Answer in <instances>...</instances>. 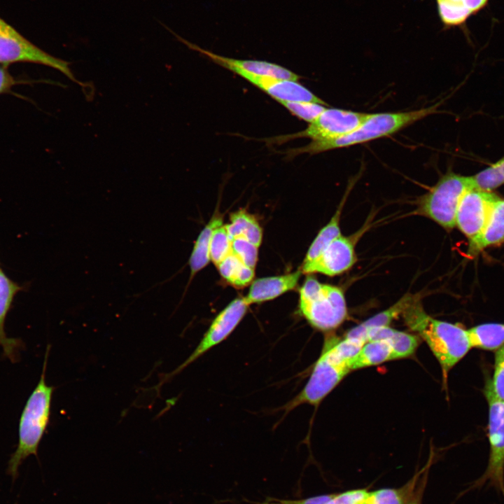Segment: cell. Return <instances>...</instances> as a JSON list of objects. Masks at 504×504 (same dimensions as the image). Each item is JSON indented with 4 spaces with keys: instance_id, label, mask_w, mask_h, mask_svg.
<instances>
[{
    "instance_id": "f546056e",
    "label": "cell",
    "mask_w": 504,
    "mask_h": 504,
    "mask_svg": "<svg viewBox=\"0 0 504 504\" xmlns=\"http://www.w3.org/2000/svg\"><path fill=\"white\" fill-rule=\"evenodd\" d=\"M258 247L243 238L231 240V253L246 266L255 270Z\"/></svg>"
},
{
    "instance_id": "ba28073f",
    "label": "cell",
    "mask_w": 504,
    "mask_h": 504,
    "mask_svg": "<svg viewBox=\"0 0 504 504\" xmlns=\"http://www.w3.org/2000/svg\"><path fill=\"white\" fill-rule=\"evenodd\" d=\"M18 62L34 63L57 69L83 88L90 85L78 80L69 68V62L55 57L24 38L0 18V64L7 66Z\"/></svg>"
},
{
    "instance_id": "ac0fdd59",
    "label": "cell",
    "mask_w": 504,
    "mask_h": 504,
    "mask_svg": "<svg viewBox=\"0 0 504 504\" xmlns=\"http://www.w3.org/2000/svg\"><path fill=\"white\" fill-rule=\"evenodd\" d=\"M504 241V200L495 201L487 222L480 234L469 242L470 254H476L491 246Z\"/></svg>"
},
{
    "instance_id": "9c48e42d",
    "label": "cell",
    "mask_w": 504,
    "mask_h": 504,
    "mask_svg": "<svg viewBox=\"0 0 504 504\" xmlns=\"http://www.w3.org/2000/svg\"><path fill=\"white\" fill-rule=\"evenodd\" d=\"M368 114L326 108L304 130L265 139L262 141L272 146L280 145L298 138H308L312 141L332 140L356 130L367 118Z\"/></svg>"
},
{
    "instance_id": "836d02e7",
    "label": "cell",
    "mask_w": 504,
    "mask_h": 504,
    "mask_svg": "<svg viewBox=\"0 0 504 504\" xmlns=\"http://www.w3.org/2000/svg\"><path fill=\"white\" fill-rule=\"evenodd\" d=\"M426 475L419 477L416 487L406 504H421V496L423 494L426 482Z\"/></svg>"
},
{
    "instance_id": "277c9868",
    "label": "cell",
    "mask_w": 504,
    "mask_h": 504,
    "mask_svg": "<svg viewBox=\"0 0 504 504\" xmlns=\"http://www.w3.org/2000/svg\"><path fill=\"white\" fill-rule=\"evenodd\" d=\"M50 345L47 346L41 378L27 399L22 412L18 428V443L8 462L6 472L12 481L18 478L19 468L30 455L37 457L38 448L48 425L54 387L46 382Z\"/></svg>"
},
{
    "instance_id": "8992f818",
    "label": "cell",
    "mask_w": 504,
    "mask_h": 504,
    "mask_svg": "<svg viewBox=\"0 0 504 504\" xmlns=\"http://www.w3.org/2000/svg\"><path fill=\"white\" fill-rule=\"evenodd\" d=\"M471 188H474L472 176L447 172L420 198L417 211L444 228L451 229L456 226L460 201L465 192Z\"/></svg>"
},
{
    "instance_id": "6da1fadb",
    "label": "cell",
    "mask_w": 504,
    "mask_h": 504,
    "mask_svg": "<svg viewBox=\"0 0 504 504\" xmlns=\"http://www.w3.org/2000/svg\"><path fill=\"white\" fill-rule=\"evenodd\" d=\"M362 347L356 340L329 337L303 389L284 407L291 410L302 404L316 405L351 370L350 360Z\"/></svg>"
},
{
    "instance_id": "4fadbf2b",
    "label": "cell",
    "mask_w": 504,
    "mask_h": 504,
    "mask_svg": "<svg viewBox=\"0 0 504 504\" xmlns=\"http://www.w3.org/2000/svg\"><path fill=\"white\" fill-rule=\"evenodd\" d=\"M355 242L352 237L340 235L334 239L312 262L302 265L305 274L321 273L328 276L342 274L356 262Z\"/></svg>"
},
{
    "instance_id": "d4e9b609",
    "label": "cell",
    "mask_w": 504,
    "mask_h": 504,
    "mask_svg": "<svg viewBox=\"0 0 504 504\" xmlns=\"http://www.w3.org/2000/svg\"><path fill=\"white\" fill-rule=\"evenodd\" d=\"M345 198L346 197L342 200L330 220L320 230L314 239L307 251L302 265L308 264L316 259L334 239L341 235L340 221Z\"/></svg>"
},
{
    "instance_id": "2e32d148",
    "label": "cell",
    "mask_w": 504,
    "mask_h": 504,
    "mask_svg": "<svg viewBox=\"0 0 504 504\" xmlns=\"http://www.w3.org/2000/svg\"><path fill=\"white\" fill-rule=\"evenodd\" d=\"M301 270L292 273L258 279L249 288L245 299L248 304L274 299L294 289L300 279Z\"/></svg>"
},
{
    "instance_id": "83f0119b",
    "label": "cell",
    "mask_w": 504,
    "mask_h": 504,
    "mask_svg": "<svg viewBox=\"0 0 504 504\" xmlns=\"http://www.w3.org/2000/svg\"><path fill=\"white\" fill-rule=\"evenodd\" d=\"M231 253V239L225 225L215 229L210 244V258L217 266L223 260Z\"/></svg>"
},
{
    "instance_id": "44dd1931",
    "label": "cell",
    "mask_w": 504,
    "mask_h": 504,
    "mask_svg": "<svg viewBox=\"0 0 504 504\" xmlns=\"http://www.w3.org/2000/svg\"><path fill=\"white\" fill-rule=\"evenodd\" d=\"M222 225V217L219 215L214 216L200 232L188 261L190 269V281L209 262L211 237L215 229Z\"/></svg>"
},
{
    "instance_id": "1f68e13d",
    "label": "cell",
    "mask_w": 504,
    "mask_h": 504,
    "mask_svg": "<svg viewBox=\"0 0 504 504\" xmlns=\"http://www.w3.org/2000/svg\"><path fill=\"white\" fill-rule=\"evenodd\" d=\"M244 265L238 258L231 253L217 267L222 277L232 285Z\"/></svg>"
},
{
    "instance_id": "f1b7e54d",
    "label": "cell",
    "mask_w": 504,
    "mask_h": 504,
    "mask_svg": "<svg viewBox=\"0 0 504 504\" xmlns=\"http://www.w3.org/2000/svg\"><path fill=\"white\" fill-rule=\"evenodd\" d=\"M280 104L298 118L312 122L326 108V105L312 102H282Z\"/></svg>"
},
{
    "instance_id": "3957f363",
    "label": "cell",
    "mask_w": 504,
    "mask_h": 504,
    "mask_svg": "<svg viewBox=\"0 0 504 504\" xmlns=\"http://www.w3.org/2000/svg\"><path fill=\"white\" fill-rule=\"evenodd\" d=\"M440 104L410 111L369 113L356 130L343 136L329 141H312L305 146L286 150L284 153L286 158L292 159L301 154L315 155L386 136L438 113Z\"/></svg>"
},
{
    "instance_id": "ffe728a7",
    "label": "cell",
    "mask_w": 504,
    "mask_h": 504,
    "mask_svg": "<svg viewBox=\"0 0 504 504\" xmlns=\"http://www.w3.org/2000/svg\"><path fill=\"white\" fill-rule=\"evenodd\" d=\"M418 300H419V297L411 294L404 295L391 307L350 330L345 337L359 339L366 343L364 335L365 330L372 327L388 326L393 320L397 318L400 315H402Z\"/></svg>"
},
{
    "instance_id": "9a60e30c",
    "label": "cell",
    "mask_w": 504,
    "mask_h": 504,
    "mask_svg": "<svg viewBox=\"0 0 504 504\" xmlns=\"http://www.w3.org/2000/svg\"><path fill=\"white\" fill-rule=\"evenodd\" d=\"M22 289L0 267V346L3 349L4 356L13 363L18 361L20 351L24 347V344L18 338L7 337L4 325L15 295Z\"/></svg>"
},
{
    "instance_id": "484cf974",
    "label": "cell",
    "mask_w": 504,
    "mask_h": 504,
    "mask_svg": "<svg viewBox=\"0 0 504 504\" xmlns=\"http://www.w3.org/2000/svg\"><path fill=\"white\" fill-rule=\"evenodd\" d=\"M420 476H414L398 489H381L369 492L365 504H406L412 496Z\"/></svg>"
},
{
    "instance_id": "52a82bcc",
    "label": "cell",
    "mask_w": 504,
    "mask_h": 504,
    "mask_svg": "<svg viewBox=\"0 0 504 504\" xmlns=\"http://www.w3.org/2000/svg\"><path fill=\"white\" fill-rule=\"evenodd\" d=\"M484 394L489 405V460L484 473L464 493L486 485L504 496V401L495 396L489 380L485 386Z\"/></svg>"
},
{
    "instance_id": "5b68a950",
    "label": "cell",
    "mask_w": 504,
    "mask_h": 504,
    "mask_svg": "<svg viewBox=\"0 0 504 504\" xmlns=\"http://www.w3.org/2000/svg\"><path fill=\"white\" fill-rule=\"evenodd\" d=\"M299 308L308 323L322 331L337 328L347 315L342 290L313 277H308L300 290Z\"/></svg>"
},
{
    "instance_id": "cb8c5ba5",
    "label": "cell",
    "mask_w": 504,
    "mask_h": 504,
    "mask_svg": "<svg viewBox=\"0 0 504 504\" xmlns=\"http://www.w3.org/2000/svg\"><path fill=\"white\" fill-rule=\"evenodd\" d=\"M472 347L495 351L504 344V323H487L468 330Z\"/></svg>"
},
{
    "instance_id": "d6a6232c",
    "label": "cell",
    "mask_w": 504,
    "mask_h": 504,
    "mask_svg": "<svg viewBox=\"0 0 504 504\" xmlns=\"http://www.w3.org/2000/svg\"><path fill=\"white\" fill-rule=\"evenodd\" d=\"M18 81L9 73L7 67L0 66V94L8 92L11 88L17 85Z\"/></svg>"
},
{
    "instance_id": "4dcf8cb0",
    "label": "cell",
    "mask_w": 504,
    "mask_h": 504,
    "mask_svg": "<svg viewBox=\"0 0 504 504\" xmlns=\"http://www.w3.org/2000/svg\"><path fill=\"white\" fill-rule=\"evenodd\" d=\"M489 383L495 396L504 401V344L496 350L493 377Z\"/></svg>"
},
{
    "instance_id": "7a4b0ae2",
    "label": "cell",
    "mask_w": 504,
    "mask_h": 504,
    "mask_svg": "<svg viewBox=\"0 0 504 504\" xmlns=\"http://www.w3.org/2000/svg\"><path fill=\"white\" fill-rule=\"evenodd\" d=\"M402 316L407 326L426 342L438 360L446 381L449 370L472 348L468 330L458 324L433 318L425 312L419 300Z\"/></svg>"
},
{
    "instance_id": "4316f807",
    "label": "cell",
    "mask_w": 504,
    "mask_h": 504,
    "mask_svg": "<svg viewBox=\"0 0 504 504\" xmlns=\"http://www.w3.org/2000/svg\"><path fill=\"white\" fill-rule=\"evenodd\" d=\"M474 188L490 192L504 183V156L472 176Z\"/></svg>"
},
{
    "instance_id": "7c38bea8",
    "label": "cell",
    "mask_w": 504,
    "mask_h": 504,
    "mask_svg": "<svg viewBox=\"0 0 504 504\" xmlns=\"http://www.w3.org/2000/svg\"><path fill=\"white\" fill-rule=\"evenodd\" d=\"M169 30L170 31L169 29ZM172 32L180 41L183 43L190 49L200 52L201 55L206 56L218 65L227 69L237 75L240 73H246L253 75L265 76L295 81H298L300 78V76L298 74L275 63L262 60L239 59L221 56L209 50H204L199 47L197 45L192 43L176 35L173 31Z\"/></svg>"
},
{
    "instance_id": "7402d4cb",
    "label": "cell",
    "mask_w": 504,
    "mask_h": 504,
    "mask_svg": "<svg viewBox=\"0 0 504 504\" xmlns=\"http://www.w3.org/2000/svg\"><path fill=\"white\" fill-rule=\"evenodd\" d=\"M230 223L225 225L230 239L243 238L259 247L262 230L256 218L243 209L230 214Z\"/></svg>"
},
{
    "instance_id": "d6986e66",
    "label": "cell",
    "mask_w": 504,
    "mask_h": 504,
    "mask_svg": "<svg viewBox=\"0 0 504 504\" xmlns=\"http://www.w3.org/2000/svg\"><path fill=\"white\" fill-rule=\"evenodd\" d=\"M364 335L366 342L381 340L388 341L392 349L393 360L410 356L419 345V340L414 335L389 326L372 327L365 330Z\"/></svg>"
},
{
    "instance_id": "8fae6325",
    "label": "cell",
    "mask_w": 504,
    "mask_h": 504,
    "mask_svg": "<svg viewBox=\"0 0 504 504\" xmlns=\"http://www.w3.org/2000/svg\"><path fill=\"white\" fill-rule=\"evenodd\" d=\"M498 197L491 192L475 188L469 189L462 197L456 211L455 225L469 241L477 237L483 230Z\"/></svg>"
},
{
    "instance_id": "30bf717a",
    "label": "cell",
    "mask_w": 504,
    "mask_h": 504,
    "mask_svg": "<svg viewBox=\"0 0 504 504\" xmlns=\"http://www.w3.org/2000/svg\"><path fill=\"white\" fill-rule=\"evenodd\" d=\"M248 306L245 298H238L232 301L216 316L190 356L166 377L168 378L178 374L201 356L225 340L241 321Z\"/></svg>"
},
{
    "instance_id": "5bb4252c",
    "label": "cell",
    "mask_w": 504,
    "mask_h": 504,
    "mask_svg": "<svg viewBox=\"0 0 504 504\" xmlns=\"http://www.w3.org/2000/svg\"><path fill=\"white\" fill-rule=\"evenodd\" d=\"M238 75L279 103L304 101L326 105L323 100L318 98L298 81L246 73H240Z\"/></svg>"
},
{
    "instance_id": "e0dca14e",
    "label": "cell",
    "mask_w": 504,
    "mask_h": 504,
    "mask_svg": "<svg viewBox=\"0 0 504 504\" xmlns=\"http://www.w3.org/2000/svg\"><path fill=\"white\" fill-rule=\"evenodd\" d=\"M490 0H436L438 15L445 27L463 26L468 18L484 8Z\"/></svg>"
},
{
    "instance_id": "603a6c76",
    "label": "cell",
    "mask_w": 504,
    "mask_h": 504,
    "mask_svg": "<svg viewBox=\"0 0 504 504\" xmlns=\"http://www.w3.org/2000/svg\"><path fill=\"white\" fill-rule=\"evenodd\" d=\"M389 360H393V351L388 341H370L365 343L350 360L349 366L352 370L379 365Z\"/></svg>"
}]
</instances>
